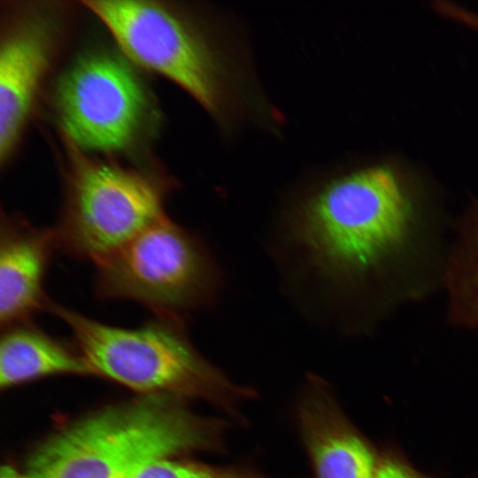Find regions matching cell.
I'll list each match as a JSON object with an SVG mask.
<instances>
[{"label": "cell", "mask_w": 478, "mask_h": 478, "mask_svg": "<svg viewBox=\"0 0 478 478\" xmlns=\"http://www.w3.org/2000/svg\"><path fill=\"white\" fill-rule=\"evenodd\" d=\"M57 250L53 227H38L21 216L1 213V328L31 320L47 310L50 301L44 293V278Z\"/></svg>", "instance_id": "obj_9"}, {"label": "cell", "mask_w": 478, "mask_h": 478, "mask_svg": "<svg viewBox=\"0 0 478 478\" xmlns=\"http://www.w3.org/2000/svg\"><path fill=\"white\" fill-rule=\"evenodd\" d=\"M311 448L319 478H375L379 466L373 452L351 433L327 432Z\"/></svg>", "instance_id": "obj_12"}, {"label": "cell", "mask_w": 478, "mask_h": 478, "mask_svg": "<svg viewBox=\"0 0 478 478\" xmlns=\"http://www.w3.org/2000/svg\"><path fill=\"white\" fill-rule=\"evenodd\" d=\"M444 280L449 285L453 319L478 326V204L459 227L448 256Z\"/></svg>", "instance_id": "obj_11"}, {"label": "cell", "mask_w": 478, "mask_h": 478, "mask_svg": "<svg viewBox=\"0 0 478 478\" xmlns=\"http://www.w3.org/2000/svg\"><path fill=\"white\" fill-rule=\"evenodd\" d=\"M135 63L171 80L222 126L243 110V74L220 34L184 10L155 1L89 0Z\"/></svg>", "instance_id": "obj_2"}, {"label": "cell", "mask_w": 478, "mask_h": 478, "mask_svg": "<svg viewBox=\"0 0 478 478\" xmlns=\"http://www.w3.org/2000/svg\"><path fill=\"white\" fill-rule=\"evenodd\" d=\"M59 35V22L48 7L12 13L0 43V160L12 156L48 71Z\"/></svg>", "instance_id": "obj_8"}, {"label": "cell", "mask_w": 478, "mask_h": 478, "mask_svg": "<svg viewBox=\"0 0 478 478\" xmlns=\"http://www.w3.org/2000/svg\"><path fill=\"white\" fill-rule=\"evenodd\" d=\"M132 478H221L213 470L188 462L164 458L154 460L140 470Z\"/></svg>", "instance_id": "obj_13"}, {"label": "cell", "mask_w": 478, "mask_h": 478, "mask_svg": "<svg viewBox=\"0 0 478 478\" xmlns=\"http://www.w3.org/2000/svg\"><path fill=\"white\" fill-rule=\"evenodd\" d=\"M96 265L100 297L133 300L155 316L179 318L204 305L215 288L204 248L167 216Z\"/></svg>", "instance_id": "obj_6"}, {"label": "cell", "mask_w": 478, "mask_h": 478, "mask_svg": "<svg viewBox=\"0 0 478 478\" xmlns=\"http://www.w3.org/2000/svg\"><path fill=\"white\" fill-rule=\"evenodd\" d=\"M203 432L167 397H146L65 428L2 478H132L154 460L199 446Z\"/></svg>", "instance_id": "obj_3"}, {"label": "cell", "mask_w": 478, "mask_h": 478, "mask_svg": "<svg viewBox=\"0 0 478 478\" xmlns=\"http://www.w3.org/2000/svg\"><path fill=\"white\" fill-rule=\"evenodd\" d=\"M73 148L53 229L58 250L96 264L166 216L169 183L141 170L91 159Z\"/></svg>", "instance_id": "obj_4"}, {"label": "cell", "mask_w": 478, "mask_h": 478, "mask_svg": "<svg viewBox=\"0 0 478 478\" xmlns=\"http://www.w3.org/2000/svg\"><path fill=\"white\" fill-rule=\"evenodd\" d=\"M434 223L402 173L378 163L331 177L307 192L296 205L291 229L323 271L340 280L374 282L397 301L421 292L412 280L428 258Z\"/></svg>", "instance_id": "obj_1"}, {"label": "cell", "mask_w": 478, "mask_h": 478, "mask_svg": "<svg viewBox=\"0 0 478 478\" xmlns=\"http://www.w3.org/2000/svg\"><path fill=\"white\" fill-rule=\"evenodd\" d=\"M0 385L11 388L58 374H93L79 350L72 349L31 322L2 327Z\"/></svg>", "instance_id": "obj_10"}, {"label": "cell", "mask_w": 478, "mask_h": 478, "mask_svg": "<svg viewBox=\"0 0 478 478\" xmlns=\"http://www.w3.org/2000/svg\"><path fill=\"white\" fill-rule=\"evenodd\" d=\"M47 311L69 328L93 374L147 397L195 389L206 376L179 318L155 316L141 326L123 328L52 302Z\"/></svg>", "instance_id": "obj_5"}, {"label": "cell", "mask_w": 478, "mask_h": 478, "mask_svg": "<svg viewBox=\"0 0 478 478\" xmlns=\"http://www.w3.org/2000/svg\"><path fill=\"white\" fill-rule=\"evenodd\" d=\"M146 93L120 58L95 53L79 58L59 79V122L80 150L120 151L137 137L148 114Z\"/></svg>", "instance_id": "obj_7"}, {"label": "cell", "mask_w": 478, "mask_h": 478, "mask_svg": "<svg viewBox=\"0 0 478 478\" xmlns=\"http://www.w3.org/2000/svg\"><path fill=\"white\" fill-rule=\"evenodd\" d=\"M375 478H417L400 465L387 461L378 467Z\"/></svg>", "instance_id": "obj_15"}, {"label": "cell", "mask_w": 478, "mask_h": 478, "mask_svg": "<svg viewBox=\"0 0 478 478\" xmlns=\"http://www.w3.org/2000/svg\"><path fill=\"white\" fill-rule=\"evenodd\" d=\"M433 5L442 15L478 31V14L448 1H437Z\"/></svg>", "instance_id": "obj_14"}]
</instances>
